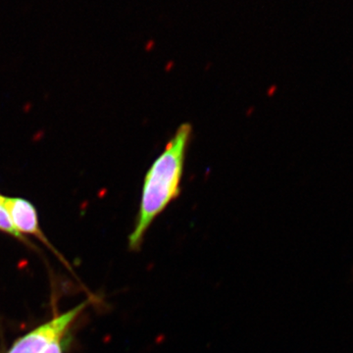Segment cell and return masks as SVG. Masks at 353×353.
<instances>
[{"mask_svg": "<svg viewBox=\"0 0 353 353\" xmlns=\"http://www.w3.org/2000/svg\"><path fill=\"white\" fill-rule=\"evenodd\" d=\"M192 137V125L183 123L148 169L143 180L138 216L129 236L131 252L141 250L153 222L180 196L185 157Z\"/></svg>", "mask_w": 353, "mask_h": 353, "instance_id": "6da1fadb", "label": "cell"}, {"mask_svg": "<svg viewBox=\"0 0 353 353\" xmlns=\"http://www.w3.org/2000/svg\"><path fill=\"white\" fill-rule=\"evenodd\" d=\"M90 304L88 299L66 312L54 316L50 321L18 339L6 353H43L52 343L63 340L72 325Z\"/></svg>", "mask_w": 353, "mask_h": 353, "instance_id": "7a4b0ae2", "label": "cell"}, {"mask_svg": "<svg viewBox=\"0 0 353 353\" xmlns=\"http://www.w3.org/2000/svg\"><path fill=\"white\" fill-rule=\"evenodd\" d=\"M4 202H6L7 211L10 215L14 226L22 236L29 234V236H34L44 245L48 246L51 252H54L59 259H62L61 255L53 248L46 234H43V230L41 229L38 211L32 202L25 199H21V197L7 196H6Z\"/></svg>", "mask_w": 353, "mask_h": 353, "instance_id": "3957f363", "label": "cell"}, {"mask_svg": "<svg viewBox=\"0 0 353 353\" xmlns=\"http://www.w3.org/2000/svg\"><path fill=\"white\" fill-rule=\"evenodd\" d=\"M4 201H6V196L0 194V231L10 234V236H14V238L17 239V240L28 243L25 236H22V234L16 230L15 226H14L10 215H9L8 211H7L6 202H4Z\"/></svg>", "mask_w": 353, "mask_h": 353, "instance_id": "277c9868", "label": "cell"}, {"mask_svg": "<svg viewBox=\"0 0 353 353\" xmlns=\"http://www.w3.org/2000/svg\"><path fill=\"white\" fill-rule=\"evenodd\" d=\"M43 353H63V348H62V341H57V343H52Z\"/></svg>", "mask_w": 353, "mask_h": 353, "instance_id": "5b68a950", "label": "cell"}]
</instances>
